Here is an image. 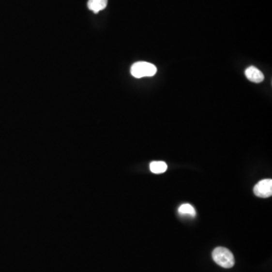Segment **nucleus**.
<instances>
[{
    "label": "nucleus",
    "instance_id": "1",
    "mask_svg": "<svg viewBox=\"0 0 272 272\" xmlns=\"http://www.w3.org/2000/svg\"><path fill=\"white\" fill-rule=\"evenodd\" d=\"M214 262L224 269H231L234 265L235 260L233 253L225 247H216L212 253Z\"/></svg>",
    "mask_w": 272,
    "mask_h": 272
},
{
    "label": "nucleus",
    "instance_id": "3",
    "mask_svg": "<svg viewBox=\"0 0 272 272\" xmlns=\"http://www.w3.org/2000/svg\"><path fill=\"white\" fill-rule=\"evenodd\" d=\"M256 196L262 198H268L272 195V180L271 179H263L258 181L253 188Z\"/></svg>",
    "mask_w": 272,
    "mask_h": 272
},
{
    "label": "nucleus",
    "instance_id": "6",
    "mask_svg": "<svg viewBox=\"0 0 272 272\" xmlns=\"http://www.w3.org/2000/svg\"><path fill=\"white\" fill-rule=\"evenodd\" d=\"M167 168V164L164 161H153L150 164L151 171L155 174L164 173L166 171Z\"/></svg>",
    "mask_w": 272,
    "mask_h": 272
},
{
    "label": "nucleus",
    "instance_id": "7",
    "mask_svg": "<svg viewBox=\"0 0 272 272\" xmlns=\"http://www.w3.org/2000/svg\"><path fill=\"white\" fill-rule=\"evenodd\" d=\"M178 211H179V214L183 215H191L192 217H195L196 215V210L194 208L193 206H191V204H188V203H185V204L180 206Z\"/></svg>",
    "mask_w": 272,
    "mask_h": 272
},
{
    "label": "nucleus",
    "instance_id": "4",
    "mask_svg": "<svg viewBox=\"0 0 272 272\" xmlns=\"http://www.w3.org/2000/svg\"><path fill=\"white\" fill-rule=\"evenodd\" d=\"M245 75L250 81L256 83H262L265 79L264 74L253 66H250L245 71Z\"/></svg>",
    "mask_w": 272,
    "mask_h": 272
},
{
    "label": "nucleus",
    "instance_id": "5",
    "mask_svg": "<svg viewBox=\"0 0 272 272\" xmlns=\"http://www.w3.org/2000/svg\"><path fill=\"white\" fill-rule=\"evenodd\" d=\"M107 0H89L88 8L94 13H98L107 7Z\"/></svg>",
    "mask_w": 272,
    "mask_h": 272
},
{
    "label": "nucleus",
    "instance_id": "2",
    "mask_svg": "<svg viewBox=\"0 0 272 272\" xmlns=\"http://www.w3.org/2000/svg\"><path fill=\"white\" fill-rule=\"evenodd\" d=\"M157 71L155 65L145 61L135 63L131 67L132 75L138 79L154 76Z\"/></svg>",
    "mask_w": 272,
    "mask_h": 272
}]
</instances>
